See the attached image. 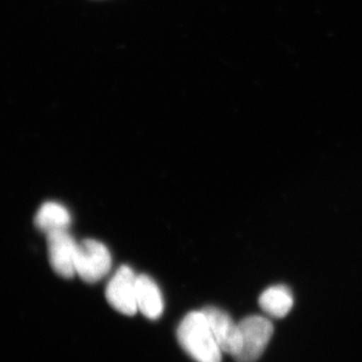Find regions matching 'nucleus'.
<instances>
[{"mask_svg": "<svg viewBox=\"0 0 362 362\" xmlns=\"http://www.w3.org/2000/svg\"><path fill=\"white\" fill-rule=\"evenodd\" d=\"M76 274L86 283H96L110 274L112 257L106 245L94 240H82L76 245Z\"/></svg>", "mask_w": 362, "mask_h": 362, "instance_id": "nucleus-2", "label": "nucleus"}, {"mask_svg": "<svg viewBox=\"0 0 362 362\" xmlns=\"http://www.w3.org/2000/svg\"><path fill=\"white\" fill-rule=\"evenodd\" d=\"M182 349L197 362H221L222 351L203 311L190 312L177 328Z\"/></svg>", "mask_w": 362, "mask_h": 362, "instance_id": "nucleus-1", "label": "nucleus"}, {"mask_svg": "<svg viewBox=\"0 0 362 362\" xmlns=\"http://www.w3.org/2000/svg\"><path fill=\"white\" fill-rule=\"evenodd\" d=\"M240 325L242 334V349L235 356L237 362H256L270 342L274 334V325L270 319L262 315H250Z\"/></svg>", "mask_w": 362, "mask_h": 362, "instance_id": "nucleus-3", "label": "nucleus"}, {"mask_svg": "<svg viewBox=\"0 0 362 362\" xmlns=\"http://www.w3.org/2000/svg\"><path fill=\"white\" fill-rule=\"evenodd\" d=\"M202 311L208 319L212 334L221 351L235 358L242 349L240 325L233 322V319L226 311L215 306H206Z\"/></svg>", "mask_w": 362, "mask_h": 362, "instance_id": "nucleus-5", "label": "nucleus"}, {"mask_svg": "<svg viewBox=\"0 0 362 362\" xmlns=\"http://www.w3.org/2000/svg\"><path fill=\"white\" fill-rule=\"evenodd\" d=\"M76 244L67 230H58L47 233L48 258L55 274L60 277H74L76 274Z\"/></svg>", "mask_w": 362, "mask_h": 362, "instance_id": "nucleus-6", "label": "nucleus"}, {"mask_svg": "<svg viewBox=\"0 0 362 362\" xmlns=\"http://www.w3.org/2000/svg\"><path fill=\"white\" fill-rule=\"evenodd\" d=\"M136 279L134 271L123 265L107 285L106 298L112 308L122 315L136 313Z\"/></svg>", "mask_w": 362, "mask_h": 362, "instance_id": "nucleus-4", "label": "nucleus"}, {"mask_svg": "<svg viewBox=\"0 0 362 362\" xmlns=\"http://www.w3.org/2000/svg\"><path fill=\"white\" fill-rule=\"evenodd\" d=\"M137 310L147 318L155 320L163 312V297L158 284L147 274H141L136 279Z\"/></svg>", "mask_w": 362, "mask_h": 362, "instance_id": "nucleus-7", "label": "nucleus"}, {"mask_svg": "<svg viewBox=\"0 0 362 362\" xmlns=\"http://www.w3.org/2000/svg\"><path fill=\"white\" fill-rule=\"evenodd\" d=\"M71 222L72 218L69 210L55 202H46L41 205L35 219V226L46 235L52 231L67 230Z\"/></svg>", "mask_w": 362, "mask_h": 362, "instance_id": "nucleus-8", "label": "nucleus"}, {"mask_svg": "<svg viewBox=\"0 0 362 362\" xmlns=\"http://www.w3.org/2000/svg\"><path fill=\"white\" fill-rule=\"evenodd\" d=\"M259 305L267 315L274 318H284L293 306V296L290 288L284 285L271 286L260 296Z\"/></svg>", "mask_w": 362, "mask_h": 362, "instance_id": "nucleus-9", "label": "nucleus"}]
</instances>
